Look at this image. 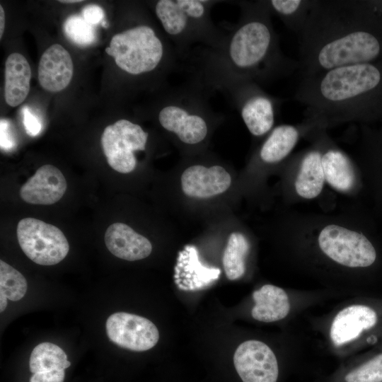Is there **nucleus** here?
<instances>
[{
	"instance_id": "1",
	"label": "nucleus",
	"mask_w": 382,
	"mask_h": 382,
	"mask_svg": "<svg viewBox=\"0 0 382 382\" xmlns=\"http://www.w3.org/2000/svg\"><path fill=\"white\" fill-rule=\"evenodd\" d=\"M302 77L382 60V14L374 1L313 0L298 36Z\"/></svg>"
},
{
	"instance_id": "2",
	"label": "nucleus",
	"mask_w": 382,
	"mask_h": 382,
	"mask_svg": "<svg viewBox=\"0 0 382 382\" xmlns=\"http://www.w3.org/2000/svg\"><path fill=\"white\" fill-rule=\"evenodd\" d=\"M238 21L224 29L214 50L202 54L196 83L204 89H221L240 81L259 82L288 76L299 70L297 60L279 45L266 1H240Z\"/></svg>"
},
{
	"instance_id": "3",
	"label": "nucleus",
	"mask_w": 382,
	"mask_h": 382,
	"mask_svg": "<svg viewBox=\"0 0 382 382\" xmlns=\"http://www.w3.org/2000/svg\"><path fill=\"white\" fill-rule=\"evenodd\" d=\"M294 99L306 120L324 127L382 115V60L302 77Z\"/></svg>"
},
{
	"instance_id": "4",
	"label": "nucleus",
	"mask_w": 382,
	"mask_h": 382,
	"mask_svg": "<svg viewBox=\"0 0 382 382\" xmlns=\"http://www.w3.org/2000/svg\"><path fill=\"white\" fill-rule=\"evenodd\" d=\"M216 3L211 0H159L155 3L156 16L178 57H185L197 42L210 50L219 45L224 31L211 18V10Z\"/></svg>"
},
{
	"instance_id": "5",
	"label": "nucleus",
	"mask_w": 382,
	"mask_h": 382,
	"mask_svg": "<svg viewBox=\"0 0 382 382\" xmlns=\"http://www.w3.org/2000/svg\"><path fill=\"white\" fill-rule=\"evenodd\" d=\"M105 51L122 71L131 76L147 74L161 66L174 70L179 57L173 46L147 24L114 35Z\"/></svg>"
},
{
	"instance_id": "6",
	"label": "nucleus",
	"mask_w": 382,
	"mask_h": 382,
	"mask_svg": "<svg viewBox=\"0 0 382 382\" xmlns=\"http://www.w3.org/2000/svg\"><path fill=\"white\" fill-rule=\"evenodd\" d=\"M203 90L195 82L173 89L158 110L161 127L184 144L202 143L208 135L209 119L214 117Z\"/></svg>"
},
{
	"instance_id": "7",
	"label": "nucleus",
	"mask_w": 382,
	"mask_h": 382,
	"mask_svg": "<svg viewBox=\"0 0 382 382\" xmlns=\"http://www.w3.org/2000/svg\"><path fill=\"white\" fill-rule=\"evenodd\" d=\"M221 89L230 95L252 135L261 137L272 130L282 99L266 93L259 83L253 81L234 82Z\"/></svg>"
},
{
	"instance_id": "8",
	"label": "nucleus",
	"mask_w": 382,
	"mask_h": 382,
	"mask_svg": "<svg viewBox=\"0 0 382 382\" xmlns=\"http://www.w3.org/2000/svg\"><path fill=\"white\" fill-rule=\"evenodd\" d=\"M17 238L25 255L40 265H53L65 258L69 242L57 226L35 218H24L18 224Z\"/></svg>"
},
{
	"instance_id": "9",
	"label": "nucleus",
	"mask_w": 382,
	"mask_h": 382,
	"mask_svg": "<svg viewBox=\"0 0 382 382\" xmlns=\"http://www.w3.org/2000/svg\"><path fill=\"white\" fill-rule=\"evenodd\" d=\"M149 133L138 124L121 119L107 126L100 142L109 166L120 173H129L135 169L134 152L145 151Z\"/></svg>"
},
{
	"instance_id": "10",
	"label": "nucleus",
	"mask_w": 382,
	"mask_h": 382,
	"mask_svg": "<svg viewBox=\"0 0 382 382\" xmlns=\"http://www.w3.org/2000/svg\"><path fill=\"white\" fill-rule=\"evenodd\" d=\"M318 241L325 255L348 267H366L376 258V250L365 236L338 225L324 227Z\"/></svg>"
},
{
	"instance_id": "11",
	"label": "nucleus",
	"mask_w": 382,
	"mask_h": 382,
	"mask_svg": "<svg viewBox=\"0 0 382 382\" xmlns=\"http://www.w3.org/2000/svg\"><path fill=\"white\" fill-rule=\"evenodd\" d=\"M109 340L117 346L134 352L154 347L159 340L156 326L149 319L126 312H117L106 320Z\"/></svg>"
},
{
	"instance_id": "12",
	"label": "nucleus",
	"mask_w": 382,
	"mask_h": 382,
	"mask_svg": "<svg viewBox=\"0 0 382 382\" xmlns=\"http://www.w3.org/2000/svg\"><path fill=\"white\" fill-rule=\"evenodd\" d=\"M236 370L243 382H277L278 363L265 343L250 340L241 343L233 356Z\"/></svg>"
},
{
	"instance_id": "13",
	"label": "nucleus",
	"mask_w": 382,
	"mask_h": 382,
	"mask_svg": "<svg viewBox=\"0 0 382 382\" xmlns=\"http://www.w3.org/2000/svg\"><path fill=\"white\" fill-rule=\"evenodd\" d=\"M66 187V179L61 170L47 164L40 167L21 186L19 194L26 203L50 205L64 196Z\"/></svg>"
},
{
	"instance_id": "14",
	"label": "nucleus",
	"mask_w": 382,
	"mask_h": 382,
	"mask_svg": "<svg viewBox=\"0 0 382 382\" xmlns=\"http://www.w3.org/2000/svg\"><path fill=\"white\" fill-rule=\"evenodd\" d=\"M378 322V314L374 308L364 304L351 305L335 316L330 326V337L335 346H340L373 329Z\"/></svg>"
},
{
	"instance_id": "15",
	"label": "nucleus",
	"mask_w": 382,
	"mask_h": 382,
	"mask_svg": "<svg viewBox=\"0 0 382 382\" xmlns=\"http://www.w3.org/2000/svg\"><path fill=\"white\" fill-rule=\"evenodd\" d=\"M230 174L221 166L194 165L181 175L183 192L191 197L209 198L224 192L231 185Z\"/></svg>"
},
{
	"instance_id": "16",
	"label": "nucleus",
	"mask_w": 382,
	"mask_h": 382,
	"mask_svg": "<svg viewBox=\"0 0 382 382\" xmlns=\"http://www.w3.org/2000/svg\"><path fill=\"white\" fill-rule=\"evenodd\" d=\"M74 73L69 52L59 44L50 46L42 54L37 68L38 81L42 88L59 92L68 86Z\"/></svg>"
},
{
	"instance_id": "17",
	"label": "nucleus",
	"mask_w": 382,
	"mask_h": 382,
	"mask_svg": "<svg viewBox=\"0 0 382 382\" xmlns=\"http://www.w3.org/2000/svg\"><path fill=\"white\" fill-rule=\"evenodd\" d=\"M105 243L117 257L135 261L147 257L152 251L151 242L123 223H114L105 233Z\"/></svg>"
},
{
	"instance_id": "18",
	"label": "nucleus",
	"mask_w": 382,
	"mask_h": 382,
	"mask_svg": "<svg viewBox=\"0 0 382 382\" xmlns=\"http://www.w3.org/2000/svg\"><path fill=\"white\" fill-rule=\"evenodd\" d=\"M31 69L28 60L20 53L11 54L5 62L4 98L11 107L21 105L30 91Z\"/></svg>"
},
{
	"instance_id": "19",
	"label": "nucleus",
	"mask_w": 382,
	"mask_h": 382,
	"mask_svg": "<svg viewBox=\"0 0 382 382\" xmlns=\"http://www.w3.org/2000/svg\"><path fill=\"white\" fill-rule=\"evenodd\" d=\"M253 298L255 305L251 315L256 320L275 322L284 318L289 313L288 295L279 286L265 284L253 293Z\"/></svg>"
},
{
	"instance_id": "20",
	"label": "nucleus",
	"mask_w": 382,
	"mask_h": 382,
	"mask_svg": "<svg viewBox=\"0 0 382 382\" xmlns=\"http://www.w3.org/2000/svg\"><path fill=\"white\" fill-rule=\"evenodd\" d=\"M322 151L318 148L311 149L301 158L295 189L303 198H315L323 190L325 179L322 165Z\"/></svg>"
},
{
	"instance_id": "21",
	"label": "nucleus",
	"mask_w": 382,
	"mask_h": 382,
	"mask_svg": "<svg viewBox=\"0 0 382 382\" xmlns=\"http://www.w3.org/2000/svg\"><path fill=\"white\" fill-rule=\"evenodd\" d=\"M325 179L340 192H347L354 185L355 174L350 158L341 150L327 148L322 151Z\"/></svg>"
},
{
	"instance_id": "22",
	"label": "nucleus",
	"mask_w": 382,
	"mask_h": 382,
	"mask_svg": "<svg viewBox=\"0 0 382 382\" xmlns=\"http://www.w3.org/2000/svg\"><path fill=\"white\" fill-rule=\"evenodd\" d=\"M300 134V127L295 125H280L275 127L260 147V159L267 163L282 161L294 149Z\"/></svg>"
},
{
	"instance_id": "23",
	"label": "nucleus",
	"mask_w": 382,
	"mask_h": 382,
	"mask_svg": "<svg viewBox=\"0 0 382 382\" xmlns=\"http://www.w3.org/2000/svg\"><path fill=\"white\" fill-rule=\"evenodd\" d=\"M266 1L270 13L277 16L284 25L298 37L307 22L313 0H267Z\"/></svg>"
},
{
	"instance_id": "24",
	"label": "nucleus",
	"mask_w": 382,
	"mask_h": 382,
	"mask_svg": "<svg viewBox=\"0 0 382 382\" xmlns=\"http://www.w3.org/2000/svg\"><path fill=\"white\" fill-rule=\"evenodd\" d=\"M250 244L245 236L239 232L230 234L223 255V265L229 280L241 278L245 272V257Z\"/></svg>"
},
{
	"instance_id": "25",
	"label": "nucleus",
	"mask_w": 382,
	"mask_h": 382,
	"mask_svg": "<svg viewBox=\"0 0 382 382\" xmlns=\"http://www.w3.org/2000/svg\"><path fill=\"white\" fill-rule=\"evenodd\" d=\"M71 365L62 348L50 342L37 345L31 352L29 361L33 374L54 370L66 369Z\"/></svg>"
},
{
	"instance_id": "26",
	"label": "nucleus",
	"mask_w": 382,
	"mask_h": 382,
	"mask_svg": "<svg viewBox=\"0 0 382 382\" xmlns=\"http://www.w3.org/2000/svg\"><path fill=\"white\" fill-rule=\"evenodd\" d=\"M27 281L17 270L2 260H0V294L8 300L21 299L27 291Z\"/></svg>"
},
{
	"instance_id": "27",
	"label": "nucleus",
	"mask_w": 382,
	"mask_h": 382,
	"mask_svg": "<svg viewBox=\"0 0 382 382\" xmlns=\"http://www.w3.org/2000/svg\"><path fill=\"white\" fill-rule=\"evenodd\" d=\"M64 32L66 37L79 46H88L96 40V30L93 25L88 23L82 16H70L64 23Z\"/></svg>"
},
{
	"instance_id": "28",
	"label": "nucleus",
	"mask_w": 382,
	"mask_h": 382,
	"mask_svg": "<svg viewBox=\"0 0 382 382\" xmlns=\"http://www.w3.org/2000/svg\"><path fill=\"white\" fill-rule=\"evenodd\" d=\"M345 382H382V352L348 373Z\"/></svg>"
},
{
	"instance_id": "29",
	"label": "nucleus",
	"mask_w": 382,
	"mask_h": 382,
	"mask_svg": "<svg viewBox=\"0 0 382 382\" xmlns=\"http://www.w3.org/2000/svg\"><path fill=\"white\" fill-rule=\"evenodd\" d=\"M23 119L27 134L30 136L37 135L42 129L41 122L28 107L23 108Z\"/></svg>"
},
{
	"instance_id": "30",
	"label": "nucleus",
	"mask_w": 382,
	"mask_h": 382,
	"mask_svg": "<svg viewBox=\"0 0 382 382\" xmlns=\"http://www.w3.org/2000/svg\"><path fill=\"white\" fill-rule=\"evenodd\" d=\"M81 16L88 23L96 25L103 21L105 13L100 6L88 4L83 8Z\"/></svg>"
},
{
	"instance_id": "31",
	"label": "nucleus",
	"mask_w": 382,
	"mask_h": 382,
	"mask_svg": "<svg viewBox=\"0 0 382 382\" xmlns=\"http://www.w3.org/2000/svg\"><path fill=\"white\" fill-rule=\"evenodd\" d=\"M64 369L43 371L33 374L30 382H64Z\"/></svg>"
},
{
	"instance_id": "32",
	"label": "nucleus",
	"mask_w": 382,
	"mask_h": 382,
	"mask_svg": "<svg viewBox=\"0 0 382 382\" xmlns=\"http://www.w3.org/2000/svg\"><path fill=\"white\" fill-rule=\"evenodd\" d=\"M13 146V139H12L10 129V123L8 120H1V148L8 150Z\"/></svg>"
},
{
	"instance_id": "33",
	"label": "nucleus",
	"mask_w": 382,
	"mask_h": 382,
	"mask_svg": "<svg viewBox=\"0 0 382 382\" xmlns=\"http://www.w3.org/2000/svg\"><path fill=\"white\" fill-rule=\"evenodd\" d=\"M5 27V13L4 8L0 5V39H1Z\"/></svg>"
},
{
	"instance_id": "34",
	"label": "nucleus",
	"mask_w": 382,
	"mask_h": 382,
	"mask_svg": "<svg viewBox=\"0 0 382 382\" xmlns=\"http://www.w3.org/2000/svg\"><path fill=\"white\" fill-rule=\"evenodd\" d=\"M8 299L4 294H0V311L3 312L7 306Z\"/></svg>"
},
{
	"instance_id": "35",
	"label": "nucleus",
	"mask_w": 382,
	"mask_h": 382,
	"mask_svg": "<svg viewBox=\"0 0 382 382\" xmlns=\"http://www.w3.org/2000/svg\"><path fill=\"white\" fill-rule=\"evenodd\" d=\"M83 1L81 0H64V1H59L60 3H64V4H75V3H81Z\"/></svg>"
},
{
	"instance_id": "36",
	"label": "nucleus",
	"mask_w": 382,
	"mask_h": 382,
	"mask_svg": "<svg viewBox=\"0 0 382 382\" xmlns=\"http://www.w3.org/2000/svg\"><path fill=\"white\" fill-rule=\"evenodd\" d=\"M374 3H375V4H376V6L377 7L376 8L377 9L378 8L380 11H382V1H374ZM379 12L382 14V13L381 11H379Z\"/></svg>"
}]
</instances>
